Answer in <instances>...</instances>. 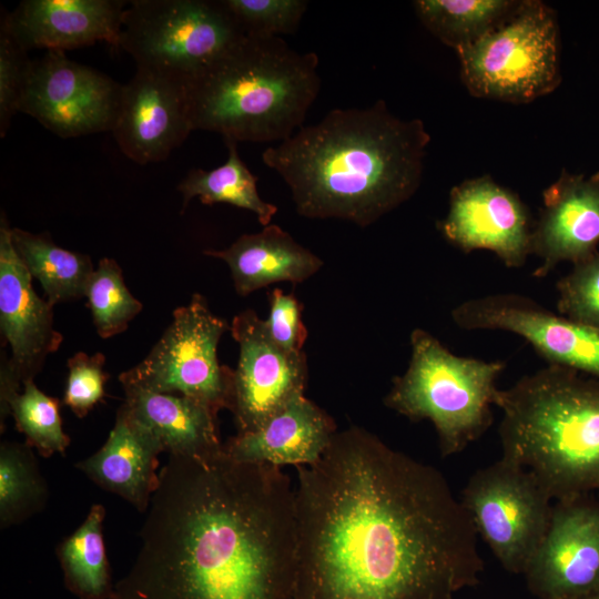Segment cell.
<instances>
[{"mask_svg":"<svg viewBox=\"0 0 599 599\" xmlns=\"http://www.w3.org/2000/svg\"><path fill=\"white\" fill-rule=\"evenodd\" d=\"M296 474L294 599H455L479 583L478 536L435 467L353 425Z\"/></svg>","mask_w":599,"mask_h":599,"instance_id":"1","label":"cell"},{"mask_svg":"<svg viewBox=\"0 0 599 599\" xmlns=\"http://www.w3.org/2000/svg\"><path fill=\"white\" fill-rule=\"evenodd\" d=\"M111 599H294L295 487L223 449L169 455Z\"/></svg>","mask_w":599,"mask_h":599,"instance_id":"2","label":"cell"},{"mask_svg":"<svg viewBox=\"0 0 599 599\" xmlns=\"http://www.w3.org/2000/svg\"><path fill=\"white\" fill-rule=\"evenodd\" d=\"M429 142L422 120L397 118L378 100L331 110L265 149L262 160L286 183L301 216L366 227L416 193Z\"/></svg>","mask_w":599,"mask_h":599,"instance_id":"3","label":"cell"},{"mask_svg":"<svg viewBox=\"0 0 599 599\" xmlns=\"http://www.w3.org/2000/svg\"><path fill=\"white\" fill-rule=\"evenodd\" d=\"M318 63L281 37H243L186 82L193 130L235 142L285 141L319 93Z\"/></svg>","mask_w":599,"mask_h":599,"instance_id":"4","label":"cell"},{"mask_svg":"<svg viewBox=\"0 0 599 599\" xmlns=\"http://www.w3.org/2000/svg\"><path fill=\"white\" fill-rule=\"evenodd\" d=\"M502 456L555 500L599 491V378L548 365L498 389Z\"/></svg>","mask_w":599,"mask_h":599,"instance_id":"5","label":"cell"},{"mask_svg":"<svg viewBox=\"0 0 599 599\" xmlns=\"http://www.w3.org/2000/svg\"><path fill=\"white\" fill-rule=\"evenodd\" d=\"M410 347L408 367L393 378L384 404L410 422L429 420L441 457L461 453L493 423L505 363L455 355L422 328L412 332Z\"/></svg>","mask_w":599,"mask_h":599,"instance_id":"6","label":"cell"},{"mask_svg":"<svg viewBox=\"0 0 599 599\" xmlns=\"http://www.w3.org/2000/svg\"><path fill=\"white\" fill-rule=\"evenodd\" d=\"M460 79L481 99L529 103L560 83L556 12L539 0H522L502 24L457 51Z\"/></svg>","mask_w":599,"mask_h":599,"instance_id":"7","label":"cell"},{"mask_svg":"<svg viewBox=\"0 0 599 599\" xmlns=\"http://www.w3.org/2000/svg\"><path fill=\"white\" fill-rule=\"evenodd\" d=\"M245 33L222 0H133L119 47L136 67L191 80Z\"/></svg>","mask_w":599,"mask_h":599,"instance_id":"8","label":"cell"},{"mask_svg":"<svg viewBox=\"0 0 599 599\" xmlns=\"http://www.w3.org/2000/svg\"><path fill=\"white\" fill-rule=\"evenodd\" d=\"M226 331L223 318L199 293L173 312V319L149 354L121 373V385H134L158 393L196 400L215 415L231 408L234 369L222 365L217 346Z\"/></svg>","mask_w":599,"mask_h":599,"instance_id":"9","label":"cell"},{"mask_svg":"<svg viewBox=\"0 0 599 599\" xmlns=\"http://www.w3.org/2000/svg\"><path fill=\"white\" fill-rule=\"evenodd\" d=\"M554 499L526 468L500 458L476 470L460 502L501 567L522 575L549 527Z\"/></svg>","mask_w":599,"mask_h":599,"instance_id":"10","label":"cell"},{"mask_svg":"<svg viewBox=\"0 0 599 599\" xmlns=\"http://www.w3.org/2000/svg\"><path fill=\"white\" fill-rule=\"evenodd\" d=\"M122 92L123 85L109 75L63 51H47L31 62L19 112L63 139L112 131Z\"/></svg>","mask_w":599,"mask_h":599,"instance_id":"11","label":"cell"},{"mask_svg":"<svg viewBox=\"0 0 599 599\" xmlns=\"http://www.w3.org/2000/svg\"><path fill=\"white\" fill-rule=\"evenodd\" d=\"M0 329L11 355L1 352L0 427L10 415L8 402L26 380L33 379L63 337L53 326V306L32 286V276L18 256L6 215L0 219Z\"/></svg>","mask_w":599,"mask_h":599,"instance_id":"12","label":"cell"},{"mask_svg":"<svg viewBox=\"0 0 599 599\" xmlns=\"http://www.w3.org/2000/svg\"><path fill=\"white\" fill-rule=\"evenodd\" d=\"M230 332L240 348L230 412L236 434H247L304 395L307 358L304 352L281 348L251 308L233 317Z\"/></svg>","mask_w":599,"mask_h":599,"instance_id":"13","label":"cell"},{"mask_svg":"<svg viewBox=\"0 0 599 599\" xmlns=\"http://www.w3.org/2000/svg\"><path fill=\"white\" fill-rule=\"evenodd\" d=\"M451 319L464 329H498L527 341L548 362L599 378V329L514 293L493 294L463 302Z\"/></svg>","mask_w":599,"mask_h":599,"instance_id":"14","label":"cell"},{"mask_svg":"<svg viewBox=\"0 0 599 599\" xmlns=\"http://www.w3.org/2000/svg\"><path fill=\"white\" fill-rule=\"evenodd\" d=\"M537 599H579L599 588V499L555 500L547 532L525 572Z\"/></svg>","mask_w":599,"mask_h":599,"instance_id":"15","label":"cell"},{"mask_svg":"<svg viewBox=\"0 0 599 599\" xmlns=\"http://www.w3.org/2000/svg\"><path fill=\"white\" fill-rule=\"evenodd\" d=\"M438 229L464 253L487 250L510 268L521 267L530 255L532 225L527 206L489 175L450 190L448 212Z\"/></svg>","mask_w":599,"mask_h":599,"instance_id":"16","label":"cell"},{"mask_svg":"<svg viewBox=\"0 0 599 599\" xmlns=\"http://www.w3.org/2000/svg\"><path fill=\"white\" fill-rule=\"evenodd\" d=\"M192 131L186 81L136 67L133 78L123 85L112 130L125 156L141 165L164 161Z\"/></svg>","mask_w":599,"mask_h":599,"instance_id":"17","label":"cell"},{"mask_svg":"<svg viewBox=\"0 0 599 599\" xmlns=\"http://www.w3.org/2000/svg\"><path fill=\"white\" fill-rule=\"evenodd\" d=\"M542 207L532 225L530 254L540 260L535 277H545L561 262L579 263L599 244V172L590 176L562 171L542 192Z\"/></svg>","mask_w":599,"mask_h":599,"instance_id":"18","label":"cell"},{"mask_svg":"<svg viewBox=\"0 0 599 599\" xmlns=\"http://www.w3.org/2000/svg\"><path fill=\"white\" fill-rule=\"evenodd\" d=\"M125 1L24 0L6 19L27 49L65 51L104 41L119 47Z\"/></svg>","mask_w":599,"mask_h":599,"instance_id":"19","label":"cell"},{"mask_svg":"<svg viewBox=\"0 0 599 599\" xmlns=\"http://www.w3.org/2000/svg\"><path fill=\"white\" fill-rule=\"evenodd\" d=\"M336 432L332 416L303 395L257 430L230 437L223 449L241 463L309 466L323 456Z\"/></svg>","mask_w":599,"mask_h":599,"instance_id":"20","label":"cell"},{"mask_svg":"<svg viewBox=\"0 0 599 599\" xmlns=\"http://www.w3.org/2000/svg\"><path fill=\"white\" fill-rule=\"evenodd\" d=\"M162 451L158 439L119 408L103 446L75 467L99 487L119 495L144 514L159 487Z\"/></svg>","mask_w":599,"mask_h":599,"instance_id":"21","label":"cell"},{"mask_svg":"<svg viewBox=\"0 0 599 599\" xmlns=\"http://www.w3.org/2000/svg\"><path fill=\"white\" fill-rule=\"evenodd\" d=\"M203 253L226 263L240 296L277 282L302 283L324 265L322 258L276 224L243 234L224 250Z\"/></svg>","mask_w":599,"mask_h":599,"instance_id":"22","label":"cell"},{"mask_svg":"<svg viewBox=\"0 0 599 599\" xmlns=\"http://www.w3.org/2000/svg\"><path fill=\"white\" fill-rule=\"evenodd\" d=\"M121 408L150 432L169 455L204 456L220 450L223 443L217 415L191 398L122 385Z\"/></svg>","mask_w":599,"mask_h":599,"instance_id":"23","label":"cell"},{"mask_svg":"<svg viewBox=\"0 0 599 599\" xmlns=\"http://www.w3.org/2000/svg\"><path fill=\"white\" fill-rule=\"evenodd\" d=\"M13 247L32 278H37L54 306L85 296L94 271L89 255L57 245L49 233L11 227Z\"/></svg>","mask_w":599,"mask_h":599,"instance_id":"24","label":"cell"},{"mask_svg":"<svg viewBox=\"0 0 599 599\" xmlns=\"http://www.w3.org/2000/svg\"><path fill=\"white\" fill-rule=\"evenodd\" d=\"M227 160L210 171L193 169L177 185L182 194V212L190 201L199 197L201 203L212 205L226 203L255 214L263 226L271 224L277 206L264 201L257 191L258 177L254 175L240 158L237 142L224 140Z\"/></svg>","mask_w":599,"mask_h":599,"instance_id":"25","label":"cell"},{"mask_svg":"<svg viewBox=\"0 0 599 599\" xmlns=\"http://www.w3.org/2000/svg\"><path fill=\"white\" fill-rule=\"evenodd\" d=\"M105 508L91 506L84 521L57 548L67 589L80 599H111L114 585L103 539Z\"/></svg>","mask_w":599,"mask_h":599,"instance_id":"26","label":"cell"},{"mask_svg":"<svg viewBox=\"0 0 599 599\" xmlns=\"http://www.w3.org/2000/svg\"><path fill=\"white\" fill-rule=\"evenodd\" d=\"M516 0H417L413 2L423 26L456 52L471 45L507 21L518 9Z\"/></svg>","mask_w":599,"mask_h":599,"instance_id":"27","label":"cell"},{"mask_svg":"<svg viewBox=\"0 0 599 599\" xmlns=\"http://www.w3.org/2000/svg\"><path fill=\"white\" fill-rule=\"evenodd\" d=\"M49 498L32 447L27 443L0 445V525L8 528L41 511Z\"/></svg>","mask_w":599,"mask_h":599,"instance_id":"28","label":"cell"},{"mask_svg":"<svg viewBox=\"0 0 599 599\" xmlns=\"http://www.w3.org/2000/svg\"><path fill=\"white\" fill-rule=\"evenodd\" d=\"M97 333L110 338L126 331L129 323L142 311V303L126 287L115 260L103 257L94 268L85 296Z\"/></svg>","mask_w":599,"mask_h":599,"instance_id":"29","label":"cell"},{"mask_svg":"<svg viewBox=\"0 0 599 599\" xmlns=\"http://www.w3.org/2000/svg\"><path fill=\"white\" fill-rule=\"evenodd\" d=\"M22 387V393L13 394L8 402L17 429L41 456L64 455L70 438L62 428L59 400L40 390L33 379L26 380Z\"/></svg>","mask_w":599,"mask_h":599,"instance_id":"30","label":"cell"},{"mask_svg":"<svg viewBox=\"0 0 599 599\" xmlns=\"http://www.w3.org/2000/svg\"><path fill=\"white\" fill-rule=\"evenodd\" d=\"M245 35L281 37L298 29L305 0H222Z\"/></svg>","mask_w":599,"mask_h":599,"instance_id":"31","label":"cell"},{"mask_svg":"<svg viewBox=\"0 0 599 599\" xmlns=\"http://www.w3.org/2000/svg\"><path fill=\"white\" fill-rule=\"evenodd\" d=\"M557 292L560 315L599 329V252L573 264Z\"/></svg>","mask_w":599,"mask_h":599,"instance_id":"32","label":"cell"},{"mask_svg":"<svg viewBox=\"0 0 599 599\" xmlns=\"http://www.w3.org/2000/svg\"><path fill=\"white\" fill-rule=\"evenodd\" d=\"M11 30L6 16L0 20V136L4 138L19 112L23 87L32 60Z\"/></svg>","mask_w":599,"mask_h":599,"instance_id":"33","label":"cell"},{"mask_svg":"<svg viewBox=\"0 0 599 599\" xmlns=\"http://www.w3.org/2000/svg\"><path fill=\"white\" fill-rule=\"evenodd\" d=\"M104 364L105 356L100 352L93 355L78 352L67 362L63 404L79 418L85 417L105 395L108 374Z\"/></svg>","mask_w":599,"mask_h":599,"instance_id":"34","label":"cell"},{"mask_svg":"<svg viewBox=\"0 0 599 599\" xmlns=\"http://www.w3.org/2000/svg\"><path fill=\"white\" fill-rule=\"evenodd\" d=\"M270 312L265 325L271 338L284 351L303 352L307 329L302 321V304L280 288L268 293Z\"/></svg>","mask_w":599,"mask_h":599,"instance_id":"35","label":"cell"},{"mask_svg":"<svg viewBox=\"0 0 599 599\" xmlns=\"http://www.w3.org/2000/svg\"><path fill=\"white\" fill-rule=\"evenodd\" d=\"M579 599H599V588Z\"/></svg>","mask_w":599,"mask_h":599,"instance_id":"36","label":"cell"}]
</instances>
